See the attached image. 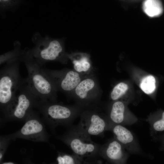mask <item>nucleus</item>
Wrapping results in <instances>:
<instances>
[{
  "mask_svg": "<svg viewBox=\"0 0 164 164\" xmlns=\"http://www.w3.org/2000/svg\"><path fill=\"white\" fill-rule=\"evenodd\" d=\"M21 61L26 67L28 73L27 81L33 93L39 99L55 102L56 97L54 86L41 66L24 50Z\"/></svg>",
  "mask_w": 164,
  "mask_h": 164,
  "instance_id": "1",
  "label": "nucleus"
},
{
  "mask_svg": "<svg viewBox=\"0 0 164 164\" xmlns=\"http://www.w3.org/2000/svg\"><path fill=\"white\" fill-rule=\"evenodd\" d=\"M39 99L29 88L26 78L17 91L12 102L2 113L5 121L25 122Z\"/></svg>",
  "mask_w": 164,
  "mask_h": 164,
  "instance_id": "2",
  "label": "nucleus"
},
{
  "mask_svg": "<svg viewBox=\"0 0 164 164\" xmlns=\"http://www.w3.org/2000/svg\"><path fill=\"white\" fill-rule=\"evenodd\" d=\"M21 60H15L4 64L0 71V108L2 113L14 98L24 78L19 73Z\"/></svg>",
  "mask_w": 164,
  "mask_h": 164,
  "instance_id": "3",
  "label": "nucleus"
},
{
  "mask_svg": "<svg viewBox=\"0 0 164 164\" xmlns=\"http://www.w3.org/2000/svg\"><path fill=\"white\" fill-rule=\"evenodd\" d=\"M35 109L42 115V120L52 130L59 125H69L74 118L71 108L47 100L39 99Z\"/></svg>",
  "mask_w": 164,
  "mask_h": 164,
  "instance_id": "4",
  "label": "nucleus"
},
{
  "mask_svg": "<svg viewBox=\"0 0 164 164\" xmlns=\"http://www.w3.org/2000/svg\"><path fill=\"white\" fill-rule=\"evenodd\" d=\"M24 51L41 66L48 61L62 58L64 54L62 40L49 38L37 41L33 48Z\"/></svg>",
  "mask_w": 164,
  "mask_h": 164,
  "instance_id": "5",
  "label": "nucleus"
},
{
  "mask_svg": "<svg viewBox=\"0 0 164 164\" xmlns=\"http://www.w3.org/2000/svg\"><path fill=\"white\" fill-rule=\"evenodd\" d=\"M12 140L21 138L34 142H49L50 135L47 132L44 122L38 112L33 110L18 131L8 135Z\"/></svg>",
  "mask_w": 164,
  "mask_h": 164,
  "instance_id": "6",
  "label": "nucleus"
},
{
  "mask_svg": "<svg viewBox=\"0 0 164 164\" xmlns=\"http://www.w3.org/2000/svg\"><path fill=\"white\" fill-rule=\"evenodd\" d=\"M89 136L79 129L69 130L59 138L67 145L76 156L81 159L94 155L98 149V146L91 140Z\"/></svg>",
  "mask_w": 164,
  "mask_h": 164,
  "instance_id": "7",
  "label": "nucleus"
},
{
  "mask_svg": "<svg viewBox=\"0 0 164 164\" xmlns=\"http://www.w3.org/2000/svg\"><path fill=\"white\" fill-rule=\"evenodd\" d=\"M106 126L102 117L94 113L81 116L79 129L88 135H97L103 133Z\"/></svg>",
  "mask_w": 164,
  "mask_h": 164,
  "instance_id": "8",
  "label": "nucleus"
},
{
  "mask_svg": "<svg viewBox=\"0 0 164 164\" xmlns=\"http://www.w3.org/2000/svg\"><path fill=\"white\" fill-rule=\"evenodd\" d=\"M104 154L109 160L115 162H121L125 155L122 145L117 140L111 141L107 145Z\"/></svg>",
  "mask_w": 164,
  "mask_h": 164,
  "instance_id": "9",
  "label": "nucleus"
},
{
  "mask_svg": "<svg viewBox=\"0 0 164 164\" xmlns=\"http://www.w3.org/2000/svg\"><path fill=\"white\" fill-rule=\"evenodd\" d=\"M113 132L116 140L122 145H129L133 141L134 137L130 131L120 124L113 127Z\"/></svg>",
  "mask_w": 164,
  "mask_h": 164,
  "instance_id": "10",
  "label": "nucleus"
},
{
  "mask_svg": "<svg viewBox=\"0 0 164 164\" xmlns=\"http://www.w3.org/2000/svg\"><path fill=\"white\" fill-rule=\"evenodd\" d=\"M125 108L121 101H117L113 104L110 114L111 120L114 123L120 124L125 119Z\"/></svg>",
  "mask_w": 164,
  "mask_h": 164,
  "instance_id": "11",
  "label": "nucleus"
},
{
  "mask_svg": "<svg viewBox=\"0 0 164 164\" xmlns=\"http://www.w3.org/2000/svg\"><path fill=\"white\" fill-rule=\"evenodd\" d=\"M143 8L145 12L150 17L159 16L163 11L162 3L159 0H145Z\"/></svg>",
  "mask_w": 164,
  "mask_h": 164,
  "instance_id": "12",
  "label": "nucleus"
},
{
  "mask_svg": "<svg viewBox=\"0 0 164 164\" xmlns=\"http://www.w3.org/2000/svg\"><path fill=\"white\" fill-rule=\"evenodd\" d=\"M94 81L91 79H87L80 82L75 88V92L80 99H84L87 98L88 92L94 87Z\"/></svg>",
  "mask_w": 164,
  "mask_h": 164,
  "instance_id": "13",
  "label": "nucleus"
},
{
  "mask_svg": "<svg viewBox=\"0 0 164 164\" xmlns=\"http://www.w3.org/2000/svg\"><path fill=\"white\" fill-rule=\"evenodd\" d=\"M22 52L23 51L21 50L20 47L16 46L13 50L1 55L0 59V65L15 60H21Z\"/></svg>",
  "mask_w": 164,
  "mask_h": 164,
  "instance_id": "14",
  "label": "nucleus"
},
{
  "mask_svg": "<svg viewBox=\"0 0 164 164\" xmlns=\"http://www.w3.org/2000/svg\"><path fill=\"white\" fill-rule=\"evenodd\" d=\"M155 80L153 76H148L142 80L140 87L142 90L146 94L152 93L155 88Z\"/></svg>",
  "mask_w": 164,
  "mask_h": 164,
  "instance_id": "15",
  "label": "nucleus"
},
{
  "mask_svg": "<svg viewBox=\"0 0 164 164\" xmlns=\"http://www.w3.org/2000/svg\"><path fill=\"white\" fill-rule=\"evenodd\" d=\"M72 62L74 69L78 72L87 71L91 66L88 58L86 56H82L78 59L73 60Z\"/></svg>",
  "mask_w": 164,
  "mask_h": 164,
  "instance_id": "16",
  "label": "nucleus"
},
{
  "mask_svg": "<svg viewBox=\"0 0 164 164\" xmlns=\"http://www.w3.org/2000/svg\"><path fill=\"white\" fill-rule=\"evenodd\" d=\"M128 86L127 84L121 82L116 85L112 91L111 97L113 100H117L121 97L127 91Z\"/></svg>",
  "mask_w": 164,
  "mask_h": 164,
  "instance_id": "17",
  "label": "nucleus"
},
{
  "mask_svg": "<svg viewBox=\"0 0 164 164\" xmlns=\"http://www.w3.org/2000/svg\"><path fill=\"white\" fill-rule=\"evenodd\" d=\"M12 140L8 135H2L0 138V163H2L4 156Z\"/></svg>",
  "mask_w": 164,
  "mask_h": 164,
  "instance_id": "18",
  "label": "nucleus"
},
{
  "mask_svg": "<svg viewBox=\"0 0 164 164\" xmlns=\"http://www.w3.org/2000/svg\"><path fill=\"white\" fill-rule=\"evenodd\" d=\"M72 155L62 154L58 156L56 161L59 164H73L79 162Z\"/></svg>",
  "mask_w": 164,
  "mask_h": 164,
  "instance_id": "19",
  "label": "nucleus"
},
{
  "mask_svg": "<svg viewBox=\"0 0 164 164\" xmlns=\"http://www.w3.org/2000/svg\"><path fill=\"white\" fill-rule=\"evenodd\" d=\"M153 127L154 130L157 131H164V111L162 114L161 118L153 123Z\"/></svg>",
  "mask_w": 164,
  "mask_h": 164,
  "instance_id": "20",
  "label": "nucleus"
},
{
  "mask_svg": "<svg viewBox=\"0 0 164 164\" xmlns=\"http://www.w3.org/2000/svg\"><path fill=\"white\" fill-rule=\"evenodd\" d=\"M15 163L12 162H2V164H15Z\"/></svg>",
  "mask_w": 164,
  "mask_h": 164,
  "instance_id": "21",
  "label": "nucleus"
},
{
  "mask_svg": "<svg viewBox=\"0 0 164 164\" xmlns=\"http://www.w3.org/2000/svg\"><path fill=\"white\" fill-rule=\"evenodd\" d=\"M8 0H0L1 1H7Z\"/></svg>",
  "mask_w": 164,
  "mask_h": 164,
  "instance_id": "22",
  "label": "nucleus"
}]
</instances>
